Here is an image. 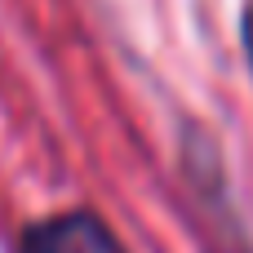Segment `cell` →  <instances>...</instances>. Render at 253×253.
Returning <instances> with one entry per match:
<instances>
[{
  "mask_svg": "<svg viewBox=\"0 0 253 253\" xmlns=\"http://www.w3.org/2000/svg\"><path fill=\"white\" fill-rule=\"evenodd\" d=\"M22 253H125V245L98 213L67 209V213L31 222L22 236Z\"/></svg>",
  "mask_w": 253,
  "mask_h": 253,
  "instance_id": "6da1fadb",
  "label": "cell"
},
{
  "mask_svg": "<svg viewBox=\"0 0 253 253\" xmlns=\"http://www.w3.org/2000/svg\"><path fill=\"white\" fill-rule=\"evenodd\" d=\"M240 40H245V53H249V67H253V4L245 9V18H240Z\"/></svg>",
  "mask_w": 253,
  "mask_h": 253,
  "instance_id": "7a4b0ae2",
  "label": "cell"
}]
</instances>
